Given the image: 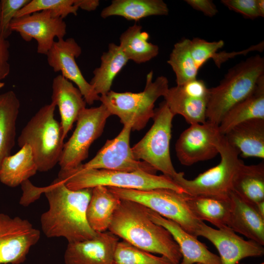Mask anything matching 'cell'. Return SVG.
Wrapping results in <instances>:
<instances>
[{
    "label": "cell",
    "mask_w": 264,
    "mask_h": 264,
    "mask_svg": "<svg viewBox=\"0 0 264 264\" xmlns=\"http://www.w3.org/2000/svg\"><path fill=\"white\" fill-rule=\"evenodd\" d=\"M92 190H70L58 178L45 187L49 208L40 218L44 234L48 238L64 237L68 243L96 237L98 232L91 228L86 215Z\"/></svg>",
    "instance_id": "obj_1"
},
{
    "label": "cell",
    "mask_w": 264,
    "mask_h": 264,
    "mask_svg": "<svg viewBox=\"0 0 264 264\" xmlns=\"http://www.w3.org/2000/svg\"><path fill=\"white\" fill-rule=\"evenodd\" d=\"M108 230L140 249L160 254L174 264L180 263L179 248L170 233L153 222L146 207L137 202L121 199Z\"/></svg>",
    "instance_id": "obj_2"
},
{
    "label": "cell",
    "mask_w": 264,
    "mask_h": 264,
    "mask_svg": "<svg viewBox=\"0 0 264 264\" xmlns=\"http://www.w3.org/2000/svg\"><path fill=\"white\" fill-rule=\"evenodd\" d=\"M264 75V58L256 55L229 69L217 86L209 88L206 121L217 126L226 112L254 89Z\"/></svg>",
    "instance_id": "obj_3"
},
{
    "label": "cell",
    "mask_w": 264,
    "mask_h": 264,
    "mask_svg": "<svg viewBox=\"0 0 264 264\" xmlns=\"http://www.w3.org/2000/svg\"><path fill=\"white\" fill-rule=\"evenodd\" d=\"M81 164L68 170L60 169L58 174V178L70 190L104 186L142 190L167 188L184 194L172 178L164 175L158 176L143 171L128 172L88 169Z\"/></svg>",
    "instance_id": "obj_4"
},
{
    "label": "cell",
    "mask_w": 264,
    "mask_h": 264,
    "mask_svg": "<svg viewBox=\"0 0 264 264\" xmlns=\"http://www.w3.org/2000/svg\"><path fill=\"white\" fill-rule=\"evenodd\" d=\"M169 82L164 76L153 81V71L146 76L144 89L139 92H118L110 90L100 96L99 101L112 115H116L124 126L132 131H140L145 127L154 115V103L164 96L169 88Z\"/></svg>",
    "instance_id": "obj_5"
},
{
    "label": "cell",
    "mask_w": 264,
    "mask_h": 264,
    "mask_svg": "<svg viewBox=\"0 0 264 264\" xmlns=\"http://www.w3.org/2000/svg\"><path fill=\"white\" fill-rule=\"evenodd\" d=\"M54 103L41 108L22 130L18 143L21 148L29 145L38 171L47 172L59 163L64 146L60 123L54 117Z\"/></svg>",
    "instance_id": "obj_6"
},
{
    "label": "cell",
    "mask_w": 264,
    "mask_h": 264,
    "mask_svg": "<svg viewBox=\"0 0 264 264\" xmlns=\"http://www.w3.org/2000/svg\"><path fill=\"white\" fill-rule=\"evenodd\" d=\"M215 144L220 156L217 165L192 180L185 178L183 172L177 173L173 179L185 194L227 197L232 190L234 178L243 162L239 158V151L228 142L224 135L219 134Z\"/></svg>",
    "instance_id": "obj_7"
},
{
    "label": "cell",
    "mask_w": 264,
    "mask_h": 264,
    "mask_svg": "<svg viewBox=\"0 0 264 264\" xmlns=\"http://www.w3.org/2000/svg\"><path fill=\"white\" fill-rule=\"evenodd\" d=\"M108 188L120 199L137 202L161 216L176 222L197 238L196 232L203 221L198 220L190 210L185 194L167 188L147 190L111 187Z\"/></svg>",
    "instance_id": "obj_8"
},
{
    "label": "cell",
    "mask_w": 264,
    "mask_h": 264,
    "mask_svg": "<svg viewBox=\"0 0 264 264\" xmlns=\"http://www.w3.org/2000/svg\"><path fill=\"white\" fill-rule=\"evenodd\" d=\"M174 115L165 102L154 110V123L145 136L131 149L136 160H142L156 171L173 179L177 173L170 153Z\"/></svg>",
    "instance_id": "obj_9"
},
{
    "label": "cell",
    "mask_w": 264,
    "mask_h": 264,
    "mask_svg": "<svg viewBox=\"0 0 264 264\" xmlns=\"http://www.w3.org/2000/svg\"><path fill=\"white\" fill-rule=\"evenodd\" d=\"M111 115L102 104L97 107L86 108L80 112L72 134L64 144L58 163L61 170H70L82 164L88 156L91 145L102 135Z\"/></svg>",
    "instance_id": "obj_10"
},
{
    "label": "cell",
    "mask_w": 264,
    "mask_h": 264,
    "mask_svg": "<svg viewBox=\"0 0 264 264\" xmlns=\"http://www.w3.org/2000/svg\"><path fill=\"white\" fill-rule=\"evenodd\" d=\"M40 238L27 220L0 213V264H20Z\"/></svg>",
    "instance_id": "obj_11"
},
{
    "label": "cell",
    "mask_w": 264,
    "mask_h": 264,
    "mask_svg": "<svg viewBox=\"0 0 264 264\" xmlns=\"http://www.w3.org/2000/svg\"><path fill=\"white\" fill-rule=\"evenodd\" d=\"M131 131L130 126H124L117 136L107 140L93 158L81 165L88 169L128 172L143 171L156 174L157 171L149 164L134 158L130 144Z\"/></svg>",
    "instance_id": "obj_12"
},
{
    "label": "cell",
    "mask_w": 264,
    "mask_h": 264,
    "mask_svg": "<svg viewBox=\"0 0 264 264\" xmlns=\"http://www.w3.org/2000/svg\"><path fill=\"white\" fill-rule=\"evenodd\" d=\"M10 29L11 32L19 33L25 42L35 39L37 52L45 55L52 46L54 39H63L66 33V24L64 20L54 16L48 10L14 18Z\"/></svg>",
    "instance_id": "obj_13"
},
{
    "label": "cell",
    "mask_w": 264,
    "mask_h": 264,
    "mask_svg": "<svg viewBox=\"0 0 264 264\" xmlns=\"http://www.w3.org/2000/svg\"><path fill=\"white\" fill-rule=\"evenodd\" d=\"M219 126L208 121L194 124L179 135L175 145L180 163L191 166L199 161L212 159L219 154L215 142L220 134Z\"/></svg>",
    "instance_id": "obj_14"
},
{
    "label": "cell",
    "mask_w": 264,
    "mask_h": 264,
    "mask_svg": "<svg viewBox=\"0 0 264 264\" xmlns=\"http://www.w3.org/2000/svg\"><path fill=\"white\" fill-rule=\"evenodd\" d=\"M82 53V49L73 38L55 41L47 52V61L55 72H60L65 78L77 86L89 105L99 101L100 96L84 78L75 59Z\"/></svg>",
    "instance_id": "obj_15"
},
{
    "label": "cell",
    "mask_w": 264,
    "mask_h": 264,
    "mask_svg": "<svg viewBox=\"0 0 264 264\" xmlns=\"http://www.w3.org/2000/svg\"><path fill=\"white\" fill-rule=\"evenodd\" d=\"M198 236L205 238L214 245L221 264H238L242 259L264 254L263 245L244 240L228 227L215 229L202 221L196 232V237Z\"/></svg>",
    "instance_id": "obj_16"
},
{
    "label": "cell",
    "mask_w": 264,
    "mask_h": 264,
    "mask_svg": "<svg viewBox=\"0 0 264 264\" xmlns=\"http://www.w3.org/2000/svg\"><path fill=\"white\" fill-rule=\"evenodd\" d=\"M118 237L110 231L98 232L94 238L68 243L65 264H113Z\"/></svg>",
    "instance_id": "obj_17"
},
{
    "label": "cell",
    "mask_w": 264,
    "mask_h": 264,
    "mask_svg": "<svg viewBox=\"0 0 264 264\" xmlns=\"http://www.w3.org/2000/svg\"><path fill=\"white\" fill-rule=\"evenodd\" d=\"M147 213L154 223L166 229L177 244L182 259L179 264H221L220 258L209 250L206 245L182 228L178 224L165 218L146 207Z\"/></svg>",
    "instance_id": "obj_18"
},
{
    "label": "cell",
    "mask_w": 264,
    "mask_h": 264,
    "mask_svg": "<svg viewBox=\"0 0 264 264\" xmlns=\"http://www.w3.org/2000/svg\"><path fill=\"white\" fill-rule=\"evenodd\" d=\"M51 100L58 108L65 139L87 103L79 89L61 74L53 80Z\"/></svg>",
    "instance_id": "obj_19"
},
{
    "label": "cell",
    "mask_w": 264,
    "mask_h": 264,
    "mask_svg": "<svg viewBox=\"0 0 264 264\" xmlns=\"http://www.w3.org/2000/svg\"><path fill=\"white\" fill-rule=\"evenodd\" d=\"M229 196L231 209L227 227L264 246V218L259 214L254 205L233 191L230 192Z\"/></svg>",
    "instance_id": "obj_20"
},
{
    "label": "cell",
    "mask_w": 264,
    "mask_h": 264,
    "mask_svg": "<svg viewBox=\"0 0 264 264\" xmlns=\"http://www.w3.org/2000/svg\"><path fill=\"white\" fill-rule=\"evenodd\" d=\"M242 157L264 158V119H252L236 125L224 135Z\"/></svg>",
    "instance_id": "obj_21"
},
{
    "label": "cell",
    "mask_w": 264,
    "mask_h": 264,
    "mask_svg": "<svg viewBox=\"0 0 264 264\" xmlns=\"http://www.w3.org/2000/svg\"><path fill=\"white\" fill-rule=\"evenodd\" d=\"M252 119H264V75L252 93L226 112L219 125V131L224 135L236 125Z\"/></svg>",
    "instance_id": "obj_22"
},
{
    "label": "cell",
    "mask_w": 264,
    "mask_h": 264,
    "mask_svg": "<svg viewBox=\"0 0 264 264\" xmlns=\"http://www.w3.org/2000/svg\"><path fill=\"white\" fill-rule=\"evenodd\" d=\"M163 97L175 116L181 115L190 125L206 122L209 96L199 97L193 95L185 91L181 86L176 85L169 88Z\"/></svg>",
    "instance_id": "obj_23"
},
{
    "label": "cell",
    "mask_w": 264,
    "mask_h": 264,
    "mask_svg": "<svg viewBox=\"0 0 264 264\" xmlns=\"http://www.w3.org/2000/svg\"><path fill=\"white\" fill-rule=\"evenodd\" d=\"M120 201L121 199L108 187L97 186L92 188L86 213L91 228L96 232L107 231Z\"/></svg>",
    "instance_id": "obj_24"
},
{
    "label": "cell",
    "mask_w": 264,
    "mask_h": 264,
    "mask_svg": "<svg viewBox=\"0 0 264 264\" xmlns=\"http://www.w3.org/2000/svg\"><path fill=\"white\" fill-rule=\"evenodd\" d=\"M166 3L162 0H113L100 13L106 19L120 16L128 21L137 22L151 16H164L169 13Z\"/></svg>",
    "instance_id": "obj_25"
},
{
    "label": "cell",
    "mask_w": 264,
    "mask_h": 264,
    "mask_svg": "<svg viewBox=\"0 0 264 264\" xmlns=\"http://www.w3.org/2000/svg\"><path fill=\"white\" fill-rule=\"evenodd\" d=\"M185 195L189 207L198 220L207 221L218 228L227 227L231 209L229 196Z\"/></svg>",
    "instance_id": "obj_26"
},
{
    "label": "cell",
    "mask_w": 264,
    "mask_h": 264,
    "mask_svg": "<svg viewBox=\"0 0 264 264\" xmlns=\"http://www.w3.org/2000/svg\"><path fill=\"white\" fill-rule=\"evenodd\" d=\"M37 171L32 149L25 144L15 154L4 158L0 169V181L8 187H16Z\"/></svg>",
    "instance_id": "obj_27"
},
{
    "label": "cell",
    "mask_w": 264,
    "mask_h": 264,
    "mask_svg": "<svg viewBox=\"0 0 264 264\" xmlns=\"http://www.w3.org/2000/svg\"><path fill=\"white\" fill-rule=\"evenodd\" d=\"M101 64L93 71V76L89 83L100 96L110 90L114 78L126 65L129 60L119 45L110 43L108 49L100 58Z\"/></svg>",
    "instance_id": "obj_28"
},
{
    "label": "cell",
    "mask_w": 264,
    "mask_h": 264,
    "mask_svg": "<svg viewBox=\"0 0 264 264\" xmlns=\"http://www.w3.org/2000/svg\"><path fill=\"white\" fill-rule=\"evenodd\" d=\"M20 102L12 90L0 94V169L15 144Z\"/></svg>",
    "instance_id": "obj_29"
},
{
    "label": "cell",
    "mask_w": 264,
    "mask_h": 264,
    "mask_svg": "<svg viewBox=\"0 0 264 264\" xmlns=\"http://www.w3.org/2000/svg\"><path fill=\"white\" fill-rule=\"evenodd\" d=\"M255 205L264 201V163L246 165L243 163L234 178L232 190Z\"/></svg>",
    "instance_id": "obj_30"
},
{
    "label": "cell",
    "mask_w": 264,
    "mask_h": 264,
    "mask_svg": "<svg viewBox=\"0 0 264 264\" xmlns=\"http://www.w3.org/2000/svg\"><path fill=\"white\" fill-rule=\"evenodd\" d=\"M149 38L148 32L142 31L141 25L135 24L121 34L119 45L129 61L144 63L159 53L158 46L149 42Z\"/></svg>",
    "instance_id": "obj_31"
},
{
    "label": "cell",
    "mask_w": 264,
    "mask_h": 264,
    "mask_svg": "<svg viewBox=\"0 0 264 264\" xmlns=\"http://www.w3.org/2000/svg\"><path fill=\"white\" fill-rule=\"evenodd\" d=\"M190 41L185 38L176 43L167 61L176 75L177 86L196 79L199 70L192 57Z\"/></svg>",
    "instance_id": "obj_32"
},
{
    "label": "cell",
    "mask_w": 264,
    "mask_h": 264,
    "mask_svg": "<svg viewBox=\"0 0 264 264\" xmlns=\"http://www.w3.org/2000/svg\"><path fill=\"white\" fill-rule=\"evenodd\" d=\"M113 264H174L163 256H157L123 241L118 242Z\"/></svg>",
    "instance_id": "obj_33"
},
{
    "label": "cell",
    "mask_w": 264,
    "mask_h": 264,
    "mask_svg": "<svg viewBox=\"0 0 264 264\" xmlns=\"http://www.w3.org/2000/svg\"><path fill=\"white\" fill-rule=\"evenodd\" d=\"M79 9L75 4V0H30L17 13L15 18L48 10L54 16L64 20L71 14L76 16Z\"/></svg>",
    "instance_id": "obj_34"
},
{
    "label": "cell",
    "mask_w": 264,
    "mask_h": 264,
    "mask_svg": "<svg viewBox=\"0 0 264 264\" xmlns=\"http://www.w3.org/2000/svg\"><path fill=\"white\" fill-rule=\"evenodd\" d=\"M224 44L222 40L208 42L199 38L191 40V53L197 67L199 69Z\"/></svg>",
    "instance_id": "obj_35"
},
{
    "label": "cell",
    "mask_w": 264,
    "mask_h": 264,
    "mask_svg": "<svg viewBox=\"0 0 264 264\" xmlns=\"http://www.w3.org/2000/svg\"><path fill=\"white\" fill-rule=\"evenodd\" d=\"M0 28L3 36L7 38L11 33L10 25L17 13L30 0H1Z\"/></svg>",
    "instance_id": "obj_36"
},
{
    "label": "cell",
    "mask_w": 264,
    "mask_h": 264,
    "mask_svg": "<svg viewBox=\"0 0 264 264\" xmlns=\"http://www.w3.org/2000/svg\"><path fill=\"white\" fill-rule=\"evenodd\" d=\"M221 2L230 10L246 18L254 19L261 17L258 0H221Z\"/></svg>",
    "instance_id": "obj_37"
},
{
    "label": "cell",
    "mask_w": 264,
    "mask_h": 264,
    "mask_svg": "<svg viewBox=\"0 0 264 264\" xmlns=\"http://www.w3.org/2000/svg\"><path fill=\"white\" fill-rule=\"evenodd\" d=\"M9 47V43L2 35L0 28V82L10 73Z\"/></svg>",
    "instance_id": "obj_38"
},
{
    "label": "cell",
    "mask_w": 264,
    "mask_h": 264,
    "mask_svg": "<svg viewBox=\"0 0 264 264\" xmlns=\"http://www.w3.org/2000/svg\"><path fill=\"white\" fill-rule=\"evenodd\" d=\"M21 185L23 193L20 203L24 206H28L38 199L41 194L44 192V187H37L34 186L28 179L22 182Z\"/></svg>",
    "instance_id": "obj_39"
},
{
    "label": "cell",
    "mask_w": 264,
    "mask_h": 264,
    "mask_svg": "<svg viewBox=\"0 0 264 264\" xmlns=\"http://www.w3.org/2000/svg\"><path fill=\"white\" fill-rule=\"evenodd\" d=\"M186 2L193 9L202 12L209 17L215 16L218 10L211 0H186Z\"/></svg>",
    "instance_id": "obj_40"
},
{
    "label": "cell",
    "mask_w": 264,
    "mask_h": 264,
    "mask_svg": "<svg viewBox=\"0 0 264 264\" xmlns=\"http://www.w3.org/2000/svg\"><path fill=\"white\" fill-rule=\"evenodd\" d=\"M75 4L84 10L87 11H94L97 9L100 4L98 0H75Z\"/></svg>",
    "instance_id": "obj_41"
},
{
    "label": "cell",
    "mask_w": 264,
    "mask_h": 264,
    "mask_svg": "<svg viewBox=\"0 0 264 264\" xmlns=\"http://www.w3.org/2000/svg\"><path fill=\"white\" fill-rule=\"evenodd\" d=\"M259 214L264 218V201L259 202L254 205Z\"/></svg>",
    "instance_id": "obj_42"
},
{
    "label": "cell",
    "mask_w": 264,
    "mask_h": 264,
    "mask_svg": "<svg viewBox=\"0 0 264 264\" xmlns=\"http://www.w3.org/2000/svg\"><path fill=\"white\" fill-rule=\"evenodd\" d=\"M258 3L260 16L262 17H264V0H258Z\"/></svg>",
    "instance_id": "obj_43"
},
{
    "label": "cell",
    "mask_w": 264,
    "mask_h": 264,
    "mask_svg": "<svg viewBox=\"0 0 264 264\" xmlns=\"http://www.w3.org/2000/svg\"><path fill=\"white\" fill-rule=\"evenodd\" d=\"M4 86V83L3 82H0V89H1Z\"/></svg>",
    "instance_id": "obj_44"
},
{
    "label": "cell",
    "mask_w": 264,
    "mask_h": 264,
    "mask_svg": "<svg viewBox=\"0 0 264 264\" xmlns=\"http://www.w3.org/2000/svg\"><path fill=\"white\" fill-rule=\"evenodd\" d=\"M264 264V262H263V263H261V264Z\"/></svg>",
    "instance_id": "obj_45"
},
{
    "label": "cell",
    "mask_w": 264,
    "mask_h": 264,
    "mask_svg": "<svg viewBox=\"0 0 264 264\" xmlns=\"http://www.w3.org/2000/svg\"><path fill=\"white\" fill-rule=\"evenodd\" d=\"M201 264V263H197V264Z\"/></svg>",
    "instance_id": "obj_46"
},
{
    "label": "cell",
    "mask_w": 264,
    "mask_h": 264,
    "mask_svg": "<svg viewBox=\"0 0 264 264\" xmlns=\"http://www.w3.org/2000/svg\"></svg>",
    "instance_id": "obj_47"
}]
</instances>
